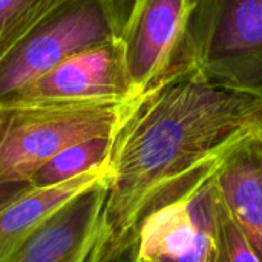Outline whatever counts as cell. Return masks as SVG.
Returning a JSON list of instances; mask_svg holds the SVG:
<instances>
[{
	"instance_id": "6da1fadb",
	"label": "cell",
	"mask_w": 262,
	"mask_h": 262,
	"mask_svg": "<svg viewBox=\"0 0 262 262\" xmlns=\"http://www.w3.org/2000/svg\"><path fill=\"white\" fill-rule=\"evenodd\" d=\"M262 130V103L193 75L137 100L107 161L101 262L121 256L155 193L241 138Z\"/></svg>"
},
{
	"instance_id": "7a4b0ae2",
	"label": "cell",
	"mask_w": 262,
	"mask_h": 262,
	"mask_svg": "<svg viewBox=\"0 0 262 262\" xmlns=\"http://www.w3.org/2000/svg\"><path fill=\"white\" fill-rule=\"evenodd\" d=\"M137 100L0 104V187L29 184L63 149L114 137Z\"/></svg>"
},
{
	"instance_id": "3957f363",
	"label": "cell",
	"mask_w": 262,
	"mask_h": 262,
	"mask_svg": "<svg viewBox=\"0 0 262 262\" xmlns=\"http://www.w3.org/2000/svg\"><path fill=\"white\" fill-rule=\"evenodd\" d=\"M224 152L155 193L126 250L135 261L215 262L223 209L216 170Z\"/></svg>"
},
{
	"instance_id": "277c9868",
	"label": "cell",
	"mask_w": 262,
	"mask_h": 262,
	"mask_svg": "<svg viewBox=\"0 0 262 262\" xmlns=\"http://www.w3.org/2000/svg\"><path fill=\"white\" fill-rule=\"evenodd\" d=\"M192 75L262 103V0H195Z\"/></svg>"
},
{
	"instance_id": "5b68a950",
	"label": "cell",
	"mask_w": 262,
	"mask_h": 262,
	"mask_svg": "<svg viewBox=\"0 0 262 262\" xmlns=\"http://www.w3.org/2000/svg\"><path fill=\"white\" fill-rule=\"evenodd\" d=\"M132 0H63L0 60V104L68 57L120 38Z\"/></svg>"
},
{
	"instance_id": "8992f818",
	"label": "cell",
	"mask_w": 262,
	"mask_h": 262,
	"mask_svg": "<svg viewBox=\"0 0 262 262\" xmlns=\"http://www.w3.org/2000/svg\"><path fill=\"white\" fill-rule=\"evenodd\" d=\"M195 0H132L121 34L134 100L192 75L189 35Z\"/></svg>"
},
{
	"instance_id": "52a82bcc",
	"label": "cell",
	"mask_w": 262,
	"mask_h": 262,
	"mask_svg": "<svg viewBox=\"0 0 262 262\" xmlns=\"http://www.w3.org/2000/svg\"><path fill=\"white\" fill-rule=\"evenodd\" d=\"M127 100H134L132 88L117 38L68 57L5 103Z\"/></svg>"
},
{
	"instance_id": "ba28073f",
	"label": "cell",
	"mask_w": 262,
	"mask_h": 262,
	"mask_svg": "<svg viewBox=\"0 0 262 262\" xmlns=\"http://www.w3.org/2000/svg\"><path fill=\"white\" fill-rule=\"evenodd\" d=\"M107 178L77 196L2 262H101Z\"/></svg>"
},
{
	"instance_id": "9c48e42d",
	"label": "cell",
	"mask_w": 262,
	"mask_h": 262,
	"mask_svg": "<svg viewBox=\"0 0 262 262\" xmlns=\"http://www.w3.org/2000/svg\"><path fill=\"white\" fill-rule=\"evenodd\" d=\"M216 186L227 215L262 262V130L224 152Z\"/></svg>"
},
{
	"instance_id": "30bf717a",
	"label": "cell",
	"mask_w": 262,
	"mask_h": 262,
	"mask_svg": "<svg viewBox=\"0 0 262 262\" xmlns=\"http://www.w3.org/2000/svg\"><path fill=\"white\" fill-rule=\"evenodd\" d=\"M106 178L107 167L94 169L51 186L25 184L0 201V262L11 256L71 201Z\"/></svg>"
},
{
	"instance_id": "8fae6325",
	"label": "cell",
	"mask_w": 262,
	"mask_h": 262,
	"mask_svg": "<svg viewBox=\"0 0 262 262\" xmlns=\"http://www.w3.org/2000/svg\"><path fill=\"white\" fill-rule=\"evenodd\" d=\"M114 137L92 138L63 149L32 177L29 184L51 186L72 180L94 169L107 167Z\"/></svg>"
},
{
	"instance_id": "7c38bea8",
	"label": "cell",
	"mask_w": 262,
	"mask_h": 262,
	"mask_svg": "<svg viewBox=\"0 0 262 262\" xmlns=\"http://www.w3.org/2000/svg\"><path fill=\"white\" fill-rule=\"evenodd\" d=\"M63 0H0V60Z\"/></svg>"
},
{
	"instance_id": "4fadbf2b",
	"label": "cell",
	"mask_w": 262,
	"mask_h": 262,
	"mask_svg": "<svg viewBox=\"0 0 262 262\" xmlns=\"http://www.w3.org/2000/svg\"><path fill=\"white\" fill-rule=\"evenodd\" d=\"M215 262H259L235 223L227 215L224 206L220 218L218 252Z\"/></svg>"
},
{
	"instance_id": "5bb4252c",
	"label": "cell",
	"mask_w": 262,
	"mask_h": 262,
	"mask_svg": "<svg viewBox=\"0 0 262 262\" xmlns=\"http://www.w3.org/2000/svg\"><path fill=\"white\" fill-rule=\"evenodd\" d=\"M112 262H137V261H135V259H134V258H132L129 253H127V252H124L121 256H118L117 259H114Z\"/></svg>"
}]
</instances>
